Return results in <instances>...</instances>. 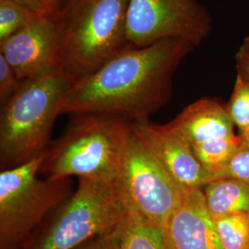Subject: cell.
Listing matches in <instances>:
<instances>
[{
    "instance_id": "cell-1",
    "label": "cell",
    "mask_w": 249,
    "mask_h": 249,
    "mask_svg": "<svg viewBox=\"0 0 249 249\" xmlns=\"http://www.w3.org/2000/svg\"><path fill=\"white\" fill-rule=\"evenodd\" d=\"M194 49L178 39L127 46L96 71L73 82L61 115H106L130 122L148 119L168 101L173 75Z\"/></svg>"
},
{
    "instance_id": "cell-2",
    "label": "cell",
    "mask_w": 249,
    "mask_h": 249,
    "mask_svg": "<svg viewBox=\"0 0 249 249\" xmlns=\"http://www.w3.org/2000/svg\"><path fill=\"white\" fill-rule=\"evenodd\" d=\"M75 80L57 68L23 80L15 95L1 107V171L23 165L49 149L53 124Z\"/></svg>"
},
{
    "instance_id": "cell-3",
    "label": "cell",
    "mask_w": 249,
    "mask_h": 249,
    "mask_svg": "<svg viewBox=\"0 0 249 249\" xmlns=\"http://www.w3.org/2000/svg\"><path fill=\"white\" fill-rule=\"evenodd\" d=\"M50 145L40 168L47 179L78 177L115 184L133 130L132 122L106 115H73Z\"/></svg>"
},
{
    "instance_id": "cell-4",
    "label": "cell",
    "mask_w": 249,
    "mask_h": 249,
    "mask_svg": "<svg viewBox=\"0 0 249 249\" xmlns=\"http://www.w3.org/2000/svg\"><path fill=\"white\" fill-rule=\"evenodd\" d=\"M129 0H64L60 67L75 80L96 71L127 46Z\"/></svg>"
},
{
    "instance_id": "cell-5",
    "label": "cell",
    "mask_w": 249,
    "mask_h": 249,
    "mask_svg": "<svg viewBox=\"0 0 249 249\" xmlns=\"http://www.w3.org/2000/svg\"><path fill=\"white\" fill-rule=\"evenodd\" d=\"M124 223L115 184L79 178L77 190L48 215L23 249H76Z\"/></svg>"
},
{
    "instance_id": "cell-6",
    "label": "cell",
    "mask_w": 249,
    "mask_h": 249,
    "mask_svg": "<svg viewBox=\"0 0 249 249\" xmlns=\"http://www.w3.org/2000/svg\"><path fill=\"white\" fill-rule=\"evenodd\" d=\"M46 152L0 173V249H23L48 215L72 194L71 178L38 179Z\"/></svg>"
},
{
    "instance_id": "cell-7",
    "label": "cell",
    "mask_w": 249,
    "mask_h": 249,
    "mask_svg": "<svg viewBox=\"0 0 249 249\" xmlns=\"http://www.w3.org/2000/svg\"><path fill=\"white\" fill-rule=\"evenodd\" d=\"M115 187L125 223L160 228L186 191L170 177L134 128Z\"/></svg>"
},
{
    "instance_id": "cell-8",
    "label": "cell",
    "mask_w": 249,
    "mask_h": 249,
    "mask_svg": "<svg viewBox=\"0 0 249 249\" xmlns=\"http://www.w3.org/2000/svg\"><path fill=\"white\" fill-rule=\"evenodd\" d=\"M213 29L212 14L198 0H129L126 40L144 47L165 39L196 47Z\"/></svg>"
},
{
    "instance_id": "cell-9",
    "label": "cell",
    "mask_w": 249,
    "mask_h": 249,
    "mask_svg": "<svg viewBox=\"0 0 249 249\" xmlns=\"http://www.w3.org/2000/svg\"><path fill=\"white\" fill-rule=\"evenodd\" d=\"M170 125L194 151L212 177L243 146L233 132V123L226 107L218 101L202 98L186 107Z\"/></svg>"
},
{
    "instance_id": "cell-10",
    "label": "cell",
    "mask_w": 249,
    "mask_h": 249,
    "mask_svg": "<svg viewBox=\"0 0 249 249\" xmlns=\"http://www.w3.org/2000/svg\"><path fill=\"white\" fill-rule=\"evenodd\" d=\"M63 20L60 10L40 15L15 35L0 42V53L21 80L60 68Z\"/></svg>"
},
{
    "instance_id": "cell-11",
    "label": "cell",
    "mask_w": 249,
    "mask_h": 249,
    "mask_svg": "<svg viewBox=\"0 0 249 249\" xmlns=\"http://www.w3.org/2000/svg\"><path fill=\"white\" fill-rule=\"evenodd\" d=\"M134 130L179 187L185 190L203 188L212 182L187 141L169 123L159 124L149 119L132 122Z\"/></svg>"
},
{
    "instance_id": "cell-12",
    "label": "cell",
    "mask_w": 249,
    "mask_h": 249,
    "mask_svg": "<svg viewBox=\"0 0 249 249\" xmlns=\"http://www.w3.org/2000/svg\"><path fill=\"white\" fill-rule=\"evenodd\" d=\"M163 233L167 249H223L202 188L185 191Z\"/></svg>"
},
{
    "instance_id": "cell-13",
    "label": "cell",
    "mask_w": 249,
    "mask_h": 249,
    "mask_svg": "<svg viewBox=\"0 0 249 249\" xmlns=\"http://www.w3.org/2000/svg\"><path fill=\"white\" fill-rule=\"evenodd\" d=\"M213 218L230 214H249V185L233 179L213 180L202 188Z\"/></svg>"
},
{
    "instance_id": "cell-14",
    "label": "cell",
    "mask_w": 249,
    "mask_h": 249,
    "mask_svg": "<svg viewBox=\"0 0 249 249\" xmlns=\"http://www.w3.org/2000/svg\"><path fill=\"white\" fill-rule=\"evenodd\" d=\"M115 249H167L163 228L124 222L116 231Z\"/></svg>"
},
{
    "instance_id": "cell-15",
    "label": "cell",
    "mask_w": 249,
    "mask_h": 249,
    "mask_svg": "<svg viewBox=\"0 0 249 249\" xmlns=\"http://www.w3.org/2000/svg\"><path fill=\"white\" fill-rule=\"evenodd\" d=\"M214 223L223 249H249V214L225 215Z\"/></svg>"
},
{
    "instance_id": "cell-16",
    "label": "cell",
    "mask_w": 249,
    "mask_h": 249,
    "mask_svg": "<svg viewBox=\"0 0 249 249\" xmlns=\"http://www.w3.org/2000/svg\"><path fill=\"white\" fill-rule=\"evenodd\" d=\"M38 16L12 1L0 0V42L18 33Z\"/></svg>"
},
{
    "instance_id": "cell-17",
    "label": "cell",
    "mask_w": 249,
    "mask_h": 249,
    "mask_svg": "<svg viewBox=\"0 0 249 249\" xmlns=\"http://www.w3.org/2000/svg\"><path fill=\"white\" fill-rule=\"evenodd\" d=\"M231 121L241 132L249 129V83L237 76L231 100L226 107Z\"/></svg>"
},
{
    "instance_id": "cell-18",
    "label": "cell",
    "mask_w": 249,
    "mask_h": 249,
    "mask_svg": "<svg viewBox=\"0 0 249 249\" xmlns=\"http://www.w3.org/2000/svg\"><path fill=\"white\" fill-rule=\"evenodd\" d=\"M218 179H233L249 185V149L242 146L214 175L213 180Z\"/></svg>"
},
{
    "instance_id": "cell-19",
    "label": "cell",
    "mask_w": 249,
    "mask_h": 249,
    "mask_svg": "<svg viewBox=\"0 0 249 249\" xmlns=\"http://www.w3.org/2000/svg\"><path fill=\"white\" fill-rule=\"evenodd\" d=\"M23 80L12 69L6 58L0 53V104H7L18 91Z\"/></svg>"
},
{
    "instance_id": "cell-20",
    "label": "cell",
    "mask_w": 249,
    "mask_h": 249,
    "mask_svg": "<svg viewBox=\"0 0 249 249\" xmlns=\"http://www.w3.org/2000/svg\"><path fill=\"white\" fill-rule=\"evenodd\" d=\"M31 10L37 15H47L59 11L64 0H9Z\"/></svg>"
},
{
    "instance_id": "cell-21",
    "label": "cell",
    "mask_w": 249,
    "mask_h": 249,
    "mask_svg": "<svg viewBox=\"0 0 249 249\" xmlns=\"http://www.w3.org/2000/svg\"><path fill=\"white\" fill-rule=\"evenodd\" d=\"M237 76L249 83V36L246 37L241 44L235 55Z\"/></svg>"
},
{
    "instance_id": "cell-22",
    "label": "cell",
    "mask_w": 249,
    "mask_h": 249,
    "mask_svg": "<svg viewBox=\"0 0 249 249\" xmlns=\"http://www.w3.org/2000/svg\"><path fill=\"white\" fill-rule=\"evenodd\" d=\"M117 229L112 233L102 235V236H97V237H94L90 240L87 241L84 244L80 245V247H78L76 249H116Z\"/></svg>"
},
{
    "instance_id": "cell-23",
    "label": "cell",
    "mask_w": 249,
    "mask_h": 249,
    "mask_svg": "<svg viewBox=\"0 0 249 249\" xmlns=\"http://www.w3.org/2000/svg\"><path fill=\"white\" fill-rule=\"evenodd\" d=\"M241 140H242L243 146L249 149V129L241 134Z\"/></svg>"
}]
</instances>
